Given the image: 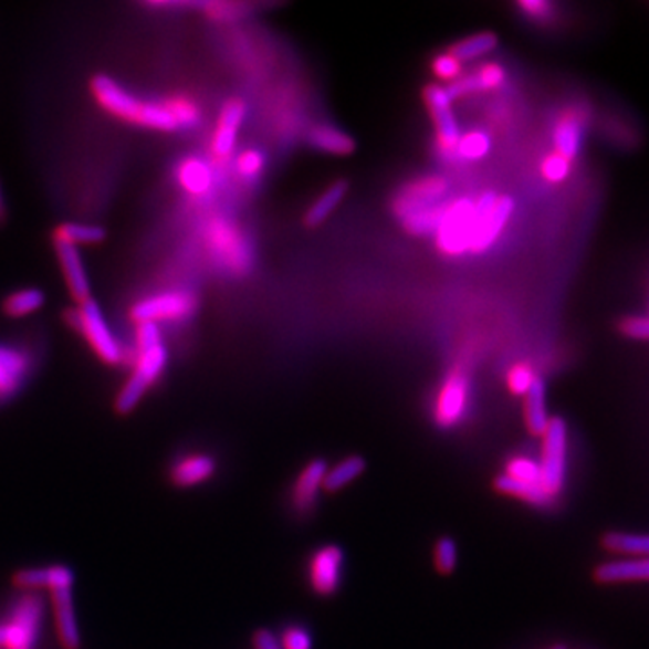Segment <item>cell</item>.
<instances>
[{
	"label": "cell",
	"instance_id": "ab89813d",
	"mask_svg": "<svg viewBox=\"0 0 649 649\" xmlns=\"http://www.w3.org/2000/svg\"><path fill=\"white\" fill-rule=\"evenodd\" d=\"M572 163L566 161L565 157L559 156L556 151H552L548 156L543 157L542 165H540V171L545 181L552 182V185H559V182L566 181L571 176Z\"/></svg>",
	"mask_w": 649,
	"mask_h": 649
},
{
	"label": "cell",
	"instance_id": "ee69618b",
	"mask_svg": "<svg viewBox=\"0 0 649 649\" xmlns=\"http://www.w3.org/2000/svg\"><path fill=\"white\" fill-rule=\"evenodd\" d=\"M282 649H313V637L302 626H291L280 639Z\"/></svg>",
	"mask_w": 649,
	"mask_h": 649
},
{
	"label": "cell",
	"instance_id": "4dcf8cb0",
	"mask_svg": "<svg viewBox=\"0 0 649 649\" xmlns=\"http://www.w3.org/2000/svg\"><path fill=\"white\" fill-rule=\"evenodd\" d=\"M603 547L626 556L649 557V534L608 533Z\"/></svg>",
	"mask_w": 649,
	"mask_h": 649
},
{
	"label": "cell",
	"instance_id": "ba28073f",
	"mask_svg": "<svg viewBox=\"0 0 649 649\" xmlns=\"http://www.w3.org/2000/svg\"><path fill=\"white\" fill-rule=\"evenodd\" d=\"M71 323L74 328H78L80 333L84 334L85 339L91 343V347L98 354L102 362L108 363V365L122 363V343L113 333V328L105 320V314L98 303L91 299L82 302V305L74 311Z\"/></svg>",
	"mask_w": 649,
	"mask_h": 649
},
{
	"label": "cell",
	"instance_id": "5bb4252c",
	"mask_svg": "<svg viewBox=\"0 0 649 649\" xmlns=\"http://www.w3.org/2000/svg\"><path fill=\"white\" fill-rule=\"evenodd\" d=\"M245 113H248V107L239 98L226 102L224 107L220 111L219 123H217L216 133L211 139V150L219 159H228L233 154Z\"/></svg>",
	"mask_w": 649,
	"mask_h": 649
},
{
	"label": "cell",
	"instance_id": "8fae6325",
	"mask_svg": "<svg viewBox=\"0 0 649 649\" xmlns=\"http://www.w3.org/2000/svg\"><path fill=\"white\" fill-rule=\"evenodd\" d=\"M197 300L186 291H168V293L154 294L148 299L136 303L133 316L139 325L142 323L181 322L190 317L196 311Z\"/></svg>",
	"mask_w": 649,
	"mask_h": 649
},
{
	"label": "cell",
	"instance_id": "d4e9b609",
	"mask_svg": "<svg viewBox=\"0 0 649 649\" xmlns=\"http://www.w3.org/2000/svg\"><path fill=\"white\" fill-rule=\"evenodd\" d=\"M494 489L499 493L509 494V496L523 500V502L536 505V507H548L554 503V499L540 483L517 482L507 474H500L499 479L494 480Z\"/></svg>",
	"mask_w": 649,
	"mask_h": 649
},
{
	"label": "cell",
	"instance_id": "484cf974",
	"mask_svg": "<svg viewBox=\"0 0 649 649\" xmlns=\"http://www.w3.org/2000/svg\"><path fill=\"white\" fill-rule=\"evenodd\" d=\"M179 182L191 196H206L213 188V170L202 159L190 157L179 167Z\"/></svg>",
	"mask_w": 649,
	"mask_h": 649
},
{
	"label": "cell",
	"instance_id": "ffe728a7",
	"mask_svg": "<svg viewBox=\"0 0 649 649\" xmlns=\"http://www.w3.org/2000/svg\"><path fill=\"white\" fill-rule=\"evenodd\" d=\"M216 460L210 454L191 453L177 460L171 468V480L179 488H193L216 474Z\"/></svg>",
	"mask_w": 649,
	"mask_h": 649
},
{
	"label": "cell",
	"instance_id": "d6a6232c",
	"mask_svg": "<svg viewBox=\"0 0 649 649\" xmlns=\"http://www.w3.org/2000/svg\"><path fill=\"white\" fill-rule=\"evenodd\" d=\"M45 296L39 289H22L4 302V311L11 317L30 316L44 305Z\"/></svg>",
	"mask_w": 649,
	"mask_h": 649
},
{
	"label": "cell",
	"instance_id": "6da1fadb",
	"mask_svg": "<svg viewBox=\"0 0 649 649\" xmlns=\"http://www.w3.org/2000/svg\"><path fill=\"white\" fill-rule=\"evenodd\" d=\"M450 196V181L442 176L417 177L400 188L391 210L411 234H433Z\"/></svg>",
	"mask_w": 649,
	"mask_h": 649
},
{
	"label": "cell",
	"instance_id": "d590c367",
	"mask_svg": "<svg viewBox=\"0 0 649 649\" xmlns=\"http://www.w3.org/2000/svg\"><path fill=\"white\" fill-rule=\"evenodd\" d=\"M511 479L517 480V482L525 483H540L542 485V469H540V462H534L533 459L527 457H514L509 460L505 473Z\"/></svg>",
	"mask_w": 649,
	"mask_h": 649
},
{
	"label": "cell",
	"instance_id": "277c9868",
	"mask_svg": "<svg viewBox=\"0 0 649 649\" xmlns=\"http://www.w3.org/2000/svg\"><path fill=\"white\" fill-rule=\"evenodd\" d=\"M474 224L473 197H457L448 200L437 228L433 231L435 245L439 253L459 259L469 253Z\"/></svg>",
	"mask_w": 649,
	"mask_h": 649
},
{
	"label": "cell",
	"instance_id": "cb8c5ba5",
	"mask_svg": "<svg viewBox=\"0 0 649 649\" xmlns=\"http://www.w3.org/2000/svg\"><path fill=\"white\" fill-rule=\"evenodd\" d=\"M545 394H547L545 381L542 377H536V381L525 396V425H527L528 431L536 437H543V433L547 431L548 422H551L547 405H545Z\"/></svg>",
	"mask_w": 649,
	"mask_h": 649
},
{
	"label": "cell",
	"instance_id": "f6af8a7d",
	"mask_svg": "<svg viewBox=\"0 0 649 649\" xmlns=\"http://www.w3.org/2000/svg\"><path fill=\"white\" fill-rule=\"evenodd\" d=\"M619 331L630 339H649V317L628 316L620 322Z\"/></svg>",
	"mask_w": 649,
	"mask_h": 649
},
{
	"label": "cell",
	"instance_id": "3957f363",
	"mask_svg": "<svg viewBox=\"0 0 649 649\" xmlns=\"http://www.w3.org/2000/svg\"><path fill=\"white\" fill-rule=\"evenodd\" d=\"M93 93L105 111L122 117L125 122H133L142 127L156 128V130H165V133L177 130L176 119L168 111L167 103L142 102L113 78H107V76L94 78Z\"/></svg>",
	"mask_w": 649,
	"mask_h": 649
},
{
	"label": "cell",
	"instance_id": "2e32d148",
	"mask_svg": "<svg viewBox=\"0 0 649 649\" xmlns=\"http://www.w3.org/2000/svg\"><path fill=\"white\" fill-rule=\"evenodd\" d=\"M30 365L25 352L0 345V400L15 396L30 374Z\"/></svg>",
	"mask_w": 649,
	"mask_h": 649
},
{
	"label": "cell",
	"instance_id": "4316f807",
	"mask_svg": "<svg viewBox=\"0 0 649 649\" xmlns=\"http://www.w3.org/2000/svg\"><path fill=\"white\" fill-rule=\"evenodd\" d=\"M348 185L345 181H336L323 191L322 196L314 200L313 206L305 213V224L311 228L323 224L328 217L342 205V200L347 196Z\"/></svg>",
	"mask_w": 649,
	"mask_h": 649
},
{
	"label": "cell",
	"instance_id": "9a60e30c",
	"mask_svg": "<svg viewBox=\"0 0 649 649\" xmlns=\"http://www.w3.org/2000/svg\"><path fill=\"white\" fill-rule=\"evenodd\" d=\"M585 137V116L577 108H568L557 117L552 130L554 151L565 157L566 161H574L583 147Z\"/></svg>",
	"mask_w": 649,
	"mask_h": 649
},
{
	"label": "cell",
	"instance_id": "83f0119b",
	"mask_svg": "<svg viewBox=\"0 0 649 649\" xmlns=\"http://www.w3.org/2000/svg\"><path fill=\"white\" fill-rule=\"evenodd\" d=\"M496 45H499V36L491 31H482V33H474L459 40L451 48V53L464 64V62H474L488 56L496 50Z\"/></svg>",
	"mask_w": 649,
	"mask_h": 649
},
{
	"label": "cell",
	"instance_id": "7dc6e473",
	"mask_svg": "<svg viewBox=\"0 0 649 649\" xmlns=\"http://www.w3.org/2000/svg\"><path fill=\"white\" fill-rule=\"evenodd\" d=\"M4 217V197H2V188H0V219Z\"/></svg>",
	"mask_w": 649,
	"mask_h": 649
},
{
	"label": "cell",
	"instance_id": "4fadbf2b",
	"mask_svg": "<svg viewBox=\"0 0 649 649\" xmlns=\"http://www.w3.org/2000/svg\"><path fill=\"white\" fill-rule=\"evenodd\" d=\"M345 554L337 545L320 548L311 559L308 577L314 592L320 596H333L342 583Z\"/></svg>",
	"mask_w": 649,
	"mask_h": 649
},
{
	"label": "cell",
	"instance_id": "44dd1931",
	"mask_svg": "<svg viewBox=\"0 0 649 649\" xmlns=\"http://www.w3.org/2000/svg\"><path fill=\"white\" fill-rule=\"evenodd\" d=\"M596 579L606 585L649 582V557L603 563L596 568Z\"/></svg>",
	"mask_w": 649,
	"mask_h": 649
},
{
	"label": "cell",
	"instance_id": "30bf717a",
	"mask_svg": "<svg viewBox=\"0 0 649 649\" xmlns=\"http://www.w3.org/2000/svg\"><path fill=\"white\" fill-rule=\"evenodd\" d=\"M425 102L433 119L440 156L444 157L446 161H453L454 150L462 136L459 119L454 116L453 98L444 85H428L425 88Z\"/></svg>",
	"mask_w": 649,
	"mask_h": 649
},
{
	"label": "cell",
	"instance_id": "f546056e",
	"mask_svg": "<svg viewBox=\"0 0 649 649\" xmlns=\"http://www.w3.org/2000/svg\"><path fill=\"white\" fill-rule=\"evenodd\" d=\"M491 147H493L491 136L485 130L473 128V130H468L460 136L459 145L454 150V159L465 163L482 161L489 156Z\"/></svg>",
	"mask_w": 649,
	"mask_h": 649
},
{
	"label": "cell",
	"instance_id": "9c48e42d",
	"mask_svg": "<svg viewBox=\"0 0 649 649\" xmlns=\"http://www.w3.org/2000/svg\"><path fill=\"white\" fill-rule=\"evenodd\" d=\"M566 450H568V430L562 417H554L543 433L542 485L552 499L556 500L565 485Z\"/></svg>",
	"mask_w": 649,
	"mask_h": 649
},
{
	"label": "cell",
	"instance_id": "7c38bea8",
	"mask_svg": "<svg viewBox=\"0 0 649 649\" xmlns=\"http://www.w3.org/2000/svg\"><path fill=\"white\" fill-rule=\"evenodd\" d=\"M469 377L462 368H453L440 385L439 394L435 397L433 417L437 425L442 428L460 422L468 410Z\"/></svg>",
	"mask_w": 649,
	"mask_h": 649
},
{
	"label": "cell",
	"instance_id": "1f68e13d",
	"mask_svg": "<svg viewBox=\"0 0 649 649\" xmlns=\"http://www.w3.org/2000/svg\"><path fill=\"white\" fill-rule=\"evenodd\" d=\"M105 239V230L96 224H84V222H69L56 231V240L67 242L71 245L98 244Z\"/></svg>",
	"mask_w": 649,
	"mask_h": 649
},
{
	"label": "cell",
	"instance_id": "f1b7e54d",
	"mask_svg": "<svg viewBox=\"0 0 649 649\" xmlns=\"http://www.w3.org/2000/svg\"><path fill=\"white\" fill-rule=\"evenodd\" d=\"M367 468V462L363 457H348V459L342 460L339 464L334 465L333 469H327L325 480H323V489L328 493H336L339 489L345 488L348 483L354 482L357 477H362Z\"/></svg>",
	"mask_w": 649,
	"mask_h": 649
},
{
	"label": "cell",
	"instance_id": "603a6c76",
	"mask_svg": "<svg viewBox=\"0 0 649 649\" xmlns=\"http://www.w3.org/2000/svg\"><path fill=\"white\" fill-rule=\"evenodd\" d=\"M307 142L311 147L331 156H348L356 148V142L347 133L327 123L311 128Z\"/></svg>",
	"mask_w": 649,
	"mask_h": 649
},
{
	"label": "cell",
	"instance_id": "8d00e7d4",
	"mask_svg": "<svg viewBox=\"0 0 649 649\" xmlns=\"http://www.w3.org/2000/svg\"><path fill=\"white\" fill-rule=\"evenodd\" d=\"M167 107L176 119L177 128H196L199 125L200 111L197 103L191 102L190 98L179 96V98L170 100Z\"/></svg>",
	"mask_w": 649,
	"mask_h": 649
},
{
	"label": "cell",
	"instance_id": "bcb514c9",
	"mask_svg": "<svg viewBox=\"0 0 649 649\" xmlns=\"http://www.w3.org/2000/svg\"><path fill=\"white\" fill-rule=\"evenodd\" d=\"M253 642L257 649H282L280 640L274 637L273 631L269 630L257 631Z\"/></svg>",
	"mask_w": 649,
	"mask_h": 649
},
{
	"label": "cell",
	"instance_id": "7402d4cb",
	"mask_svg": "<svg viewBox=\"0 0 649 649\" xmlns=\"http://www.w3.org/2000/svg\"><path fill=\"white\" fill-rule=\"evenodd\" d=\"M73 572L65 566H50V568H31V571L20 572L17 576V585L22 586L25 590H42L48 588L50 592L64 590L73 588Z\"/></svg>",
	"mask_w": 649,
	"mask_h": 649
},
{
	"label": "cell",
	"instance_id": "e0dca14e",
	"mask_svg": "<svg viewBox=\"0 0 649 649\" xmlns=\"http://www.w3.org/2000/svg\"><path fill=\"white\" fill-rule=\"evenodd\" d=\"M56 254H59L69 291L80 303L85 302L88 300L91 283H88L87 271H85L84 260H82L78 248L56 240Z\"/></svg>",
	"mask_w": 649,
	"mask_h": 649
},
{
	"label": "cell",
	"instance_id": "8992f818",
	"mask_svg": "<svg viewBox=\"0 0 649 649\" xmlns=\"http://www.w3.org/2000/svg\"><path fill=\"white\" fill-rule=\"evenodd\" d=\"M44 622V605L34 594L20 597L0 620V649H34Z\"/></svg>",
	"mask_w": 649,
	"mask_h": 649
},
{
	"label": "cell",
	"instance_id": "5b68a950",
	"mask_svg": "<svg viewBox=\"0 0 649 649\" xmlns=\"http://www.w3.org/2000/svg\"><path fill=\"white\" fill-rule=\"evenodd\" d=\"M514 208L516 205H514L513 197L499 196L493 191H485L482 196L477 197L474 199L473 237H471L469 253H488L507 228Z\"/></svg>",
	"mask_w": 649,
	"mask_h": 649
},
{
	"label": "cell",
	"instance_id": "74e56055",
	"mask_svg": "<svg viewBox=\"0 0 649 649\" xmlns=\"http://www.w3.org/2000/svg\"><path fill=\"white\" fill-rule=\"evenodd\" d=\"M536 371L527 363H516L511 370L507 371V386L511 394L517 397L527 396L531 386L536 381Z\"/></svg>",
	"mask_w": 649,
	"mask_h": 649
},
{
	"label": "cell",
	"instance_id": "7a4b0ae2",
	"mask_svg": "<svg viewBox=\"0 0 649 649\" xmlns=\"http://www.w3.org/2000/svg\"><path fill=\"white\" fill-rule=\"evenodd\" d=\"M168 352L163 342L161 331L154 323H142L137 327V356L133 376L117 396V410L122 414L133 411L145 397L150 386L161 377L167 368Z\"/></svg>",
	"mask_w": 649,
	"mask_h": 649
},
{
	"label": "cell",
	"instance_id": "52a82bcc",
	"mask_svg": "<svg viewBox=\"0 0 649 649\" xmlns=\"http://www.w3.org/2000/svg\"><path fill=\"white\" fill-rule=\"evenodd\" d=\"M206 242L220 268L237 274L250 271L253 251L239 226L230 220L213 219L206 228Z\"/></svg>",
	"mask_w": 649,
	"mask_h": 649
},
{
	"label": "cell",
	"instance_id": "7bdbcfd3",
	"mask_svg": "<svg viewBox=\"0 0 649 649\" xmlns=\"http://www.w3.org/2000/svg\"><path fill=\"white\" fill-rule=\"evenodd\" d=\"M208 17L220 22H230V20L240 19L245 15L248 6L240 4V2H210V4H202Z\"/></svg>",
	"mask_w": 649,
	"mask_h": 649
},
{
	"label": "cell",
	"instance_id": "d6986e66",
	"mask_svg": "<svg viewBox=\"0 0 649 649\" xmlns=\"http://www.w3.org/2000/svg\"><path fill=\"white\" fill-rule=\"evenodd\" d=\"M327 462L323 459H316L311 464L305 465L299 480L294 483L293 505L305 513L308 509L314 507L320 489L323 488V480L327 474Z\"/></svg>",
	"mask_w": 649,
	"mask_h": 649
},
{
	"label": "cell",
	"instance_id": "836d02e7",
	"mask_svg": "<svg viewBox=\"0 0 649 649\" xmlns=\"http://www.w3.org/2000/svg\"><path fill=\"white\" fill-rule=\"evenodd\" d=\"M477 93H491L503 87L507 80V71L496 62H485L474 73H471Z\"/></svg>",
	"mask_w": 649,
	"mask_h": 649
},
{
	"label": "cell",
	"instance_id": "b9f144b4",
	"mask_svg": "<svg viewBox=\"0 0 649 649\" xmlns=\"http://www.w3.org/2000/svg\"><path fill=\"white\" fill-rule=\"evenodd\" d=\"M517 10L522 11L527 19L540 22V24H547L556 17V6L547 0H522V2H517Z\"/></svg>",
	"mask_w": 649,
	"mask_h": 649
},
{
	"label": "cell",
	"instance_id": "e575fe53",
	"mask_svg": "<svg viewBox=\"0 0 649 649\" xmlns=\"http://www.w3.org/2000/svg\"><path fill=\"white\" fill-rule=\"evenodd\" d=\"M431 71H433L435 76L440 82H444L448 85L454 84L457 80L462 78L465 74L464 64L451 51L437 54L433 62H431Z\"/></svg>",
	"mask_w": 649,
	"mask_h": 649
},
{
	"label": "cell",
	"instance_id": "c3c4849f",
	"mask_svg": "<svg viewBox=\"0 0 649 649\" xmlns=\"http://www.w3.org/2000/svg\"><path fill=\"white\" fill-rule=\"evenodd\" d=\"M554 649H565V648H563V646H557V648H554Z\"/></svg>",
	"mask_w": 649,
	"mask_h": 649
},
{
	"label": "cell",
	"instance_id": "ac0fdd59",
	"mask_svg": "<svg viewBox=\"0 0 649 649\" xmlns=\"http://www.w3.org/2000/svg\"><path fill=\"white\" fill-rule=\"evenodd\" d=\"M54 606V620L59 630L60 640L67 649H78L80 628L76 611H74L73 588L51 592Z\"/></svg>",
	"mask_w": 649,
	"mask_h": 649
},
{
	"label": "cell",
	"instance_id": "60d3db41",
	"mask_svg": "<svg viewBox=\"0 0 649 649\" xmlns=\"http://www.w3.org/2000/svg\"><path fill=\"white\" fill-rule=\"evenodd\" d=\"M459 562V551H457V543L451 537H440L439 542L435 543V566L440 574H451Z\"/></svg>",
	"mask_w": 649,
	"mask_h": 649
},
{
	"label": "cell",
	"instance_id": "f35d334b",
	"mask_svg": "<svg viewBox=\"0 0 649 649\" xmlns=\"http://www.w3.org/2000/svg\"><path fill=\"white\" fill-rule=\"evenodd\" d=\"M234 167H237L239 176L244 177L245 181H253V179L260 177V174L264 171V151L257 150V148H248V150L242 151V154L237 157Z\"/></svg>",
	"mask_w": 649,
	"mask_h": 649
}]
</instances>
